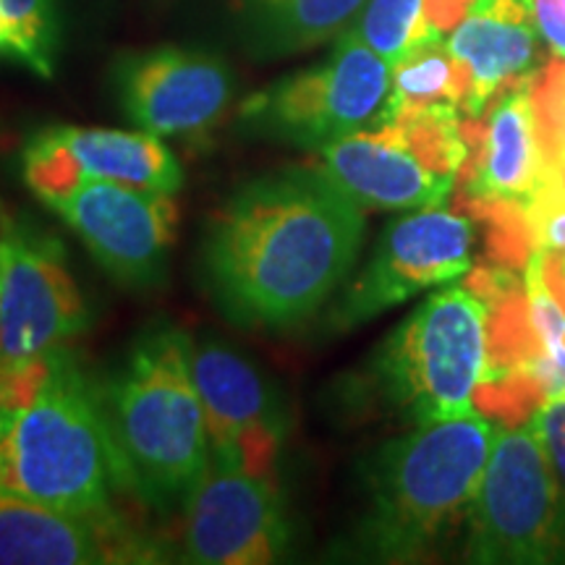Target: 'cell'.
<instances>
[{
    "instance_id": "28",
    "label": "cell",
    "mask_w": 565,
    "mask_h": 565,
    "mask_svg": "<svg viewBox=\"0 0 565 565\" xmlns=\"http://www.w3.org/2000/svg\"><path fill=\"white\" fill-rule=\"evenodd\" d=\"M545 254V275H547V282L550 288H553L557 299L565 307V254Z\"/></svg>"
},
{
    "instance_id": "15",
    "label": "cell",
    "mask_w": 565,
    "mask_h": 565,
    "mask_svg": "<svg viewBox=\"0 0 565 565\" xmlns=\"http://www.w3.org/2000/svg\"><path fill=\"white\" fill-rule=\"evenodd\" d=\"M192 370L207 419L210 456L275 475V458L286 440V404L278 387L217 338L194 343Z\"/></svg>"
},
{
    "instance_id": "14",
    "label": "cell",
    "mask_w": 565,
    "mask_h": 565,
    "mask_svg": "<svg viewBox=\"0 0 565 565\" xmlns=\"http://www.w3.org/2000/svg\"><path fill=\"white\" fill-rule=\"evenodd\" d=\"M113 79L126 118L160 139L202 137L221 121L233 97L228 63L192 47L124 55Z\"/></svg>"
},
{
    "instance_id": "11",
    "label": "cell",
    "mask_w": 565,
    "mask_h": 565,
    "mask_svg": "<svg viewBox=\"0 0 565 565\" xmlns=\"http://www.w3.org/2000/svg\"><path fill=\"white\" fill-rule=\"evenodd\" d=\"M118 286L150 291L168 278L179 207L173 194L82 181L47 204Z\"/></svg>"
},
{
    "instance_id": "16",
    "label": "cell",
    "mask_w": 565,
    "mask_h": 565,
    "mask_svg": "<svg viewBox=\"0 0 565 565\" xmlns=\"http://www.w3.org/2000/svg\"><path fill=\"white\" fill-rule=\"evenodd\" d=\"M534 76L508 84L492 97L479 118L463 116L469 139L458 181L466 183V204L471 210H524L553 179L550 162L536 129Z\"/></svg>"
},
{
    "instance_id": "5",
    "label": "cell",
    "mask_w": 565,
    "mask_h": 565,
    "mask_svg": "<svg viewBox=\"0 0 565 565\" xmlns=\"http://www.w3.org/2000/svg\"><path fill=\"white\" fill-rule=\"evenodd\" d=\"M492 370V301L471 275L429 294L372 364L383 398L414 427L477 412Z\"/></svg>"
},
{
    "instance_id": "24",
    "label": "cell",
    "mask_w": 565,
    "mask_h": 565,
    "mask_svg": "<svg viewBox=\"0 0 565 565\" xmlns=\"http://www.w3.org/2000/svg\"><path fill=\"white\" fill-rule=\"evenodd\" d=\"M524 221L532 249L565 254V189L555 175L524 210Z\"/></svg>"
},
{
    "instance_id": "3",
    "label": "cell",
    "mask_w": 565,
    "mask_h": 565,
    "mask_svg": "<svg viewBox=\"0 0 565 565\" xmlns=\"http://www.w3.org/2000/svg\"><path fill=\"white\" fill-rule=\"evenodd\" d=\"M192 353L186 330L154 324L100 391L126 492L154 513L183 511L210 466L207 419Z\"/></svg>"
},
{
    "instance_id": "8",
    "label": "cell",
    "mask_w": 565,
    "mask_h": 565,
    "mask_svg": "<svg viewBox=\"0 0 565 565\" xmlns=\"http://www.w3.org/2000/svg\"><path fill=\"white\" fill-rule=\"evenodd\" d=\"M391 87V63L343 30L322 63L252 95L242 121L259 137L322 150L383 121Z\"/></svg>"
},
{
    "instance_id": "10",
    "label": "cell",
    "mask_w": 565,
    "mask_h": 565,
    "mask_svg": "<svg viewBox=\"0 0 565 565\" xmlns=\"http://www.w3.org/2000/svg\"><path fill=\"white\" fill-rule=\"evenodd\" d=\"M477 231L469 215L429 207L393 221L353 280H345L328 324L356 328L416 294L448 286L471 273Z\"/></svg>"
},
{
    "instance_id": "4",
    "label": "cell",
    "mask_w": 565,
    "mask_h": 565,
    "mask_svg": "<svg viewBox=\"0 0 565 565\" xmlns=\"http://www.w3.org/2000/svg\"><path fill=\"white\" fill-rule=\"evenodd\" d=\"M492 443V422L471 412L380 445L364 466L356 553L377 563H414L433 553L469 515Z\"/></svg>"
},
{
    "instance_id": "6",
    "label": "cell",
    "mask_w": 565,
    "mask_h": 565,
    "mask_svg": "<svg viewBox=\"0 0 565 565\" xmlns=\"http://www.w3.org/2000/svg\"><path fill=\"white\" fill-rule=\"evenodd\" d=\"M469 160L463 116L416 113L317 150V171L370 210L443 207Z\"/></svg>"
},
{
    "instance_id": "29",
    "label": "cell",
    "mask_w": 565,
    "mask_h": 565,
    "mask_svg": "<svg viewBox=\"0 0 565 565\" xmlns=\"http://www.w3.org/2000/svg\"><path fill=\"white\" fill-rule=\"evenodd\" d=\"M6 47V30H3V19H0V51Z\"/></svg>"
},
{
    "instance_id": "21",
    "label": "cell",
    "mask_w": 565,
    "mask_h": 565,
    "mask_svg": "<svg viewBox=\"0 0 565 565\" xmlns=\"http://www.w3.org/2000/svg\"><path fill=\"white\" fill-rule=\"evenodd\" d=\"M6 30V53L24 63L32 74L51 79L61 45L58 0H0Z\"/></svg>"
},
{
    "instance_id": "23",
    "label": "cell",
    "mask_w": 565,
    "mask_h": 565,
    "mask_svg": "<svg viewBox=\"0 0 565 565\" xmlns=\"http://www.w3.org/2000/svg\"><path fill=\"white\" fill-rule=\"evenodd\" d=\"M534 110L550 171L565 189V58H553L536 74Z\"/></svg>"
},
{
    "instance_id": "22",
    "label": "cell",
    "mask_w": 565,
    "mask_h": 565,
    "mask_svg": "<svg viewBox=\"0 0 565 565\" xmlns=\"http://www.w3.org/2000/svg\"><path fill=\"white\" fill-rule=\"evenodd\" d=\"M345 30L391 66L419 42L443 38L429 26L424 0H366Z\"/></svg>"
},
{
    "instance_id": "1",
    "label": "cell",
    "mask_w": 565,
    "mask_h": 565,
    "mask_svg": "<svg viewBox=\"0 0 565 565\" xmlns=\"http://www.w3.org/2000/svg\"><path fill=\"white\" fill-rule=\"evenodd\" d=\"M364 233V207L317 168L257 175L204 225L200 282L238 328H296L345 286Z\"/></svg>"
},
{
    "instance_id": "20",
    "label": "cell",
    "mask_w": 565,
    "mask_h": 565,
    "mask_svg": "<svg viewBox=\"0 0 565 565\" xmlns=\"http://www.w3.org/2000/svg\"><path fill=\"white\" fill-rule=\"evenodd\" d=\"M466 95H469V76L448 51V42H443V38L424 40L404 58L393 63L391 100H387L383 121L440 108L463 113Z\"/></svg>"
},
{
    "instance_id": "2",
    "label": "cell",
    "mask_w": 565,
    "mask_h": 565,
    "mask_svg": "<svg viewBox=\"0 0 565 565\" xmlns=\"http://www.w3.org/2000/svg\"><path fill=\"white\" fill-rule=\"evenodd\" d=\"M116 492H126L121 458L74 351L0 370V494L105 513Z\"/></svg>"
},
{
    "instance_id": "18",
    "label": "cell",
    "mask_w": 565,
    "mask_h": 565,
    "mask_svg": "<svg viewBox=\"0 0 565 565\" xmlns=\"http://www.w3.org/2000/svg\"><path fill=\"white\" fill-rule=\"evenodd\" d=\"M445 42L469 76L463 103L469 118L482 116L508 84L540 74V32L529 0H477Z\"/></svg>"
},
{
    "instance_id": "13",
    "label": "cell",
    "mask_w": 565,
    "mask_h": 565,
    "mask_svg": "<svg viewBox=\"0 0 565 565\" xmlns=\"http://www.w3.org/2000/svg\"><path fill=\"white\" fill-rule=\"evenodd\" d=\"M21 175L42 204L82 181H113L166 194L183 186V168L160 137L100 126H47L38 131L21 152Z\"/></svg>"
},
{
    "instance_id": "9",
    "label": "cell",
    "mask_w": 565,
    "mask_h": 565,
    "mask_svg": "<svg viewBox=\"0 0 565 565\" xmlns=\"http://www.w3.org/2000/svg\"><path fill=\"white\" fill-rule=\"evenodd\" d=\"M87 324L61 238L26 215H0V370L66 349Z\"/></svg>"
},
{
    "instance_id": "27",
    "label": "cell",
    "mask_w": 565,
    "mask_h": 565,
    "mask_svg": "<svg viewBox=\"0 0 565 565\" xmlns=\"http://www.w3.org/2000/svg\"><path fill=\"white\" fill-rule=\"evenodd\" d=\"M475 6L477 0H424V13H427L429 26L437 34H445L461 24Z\"/></svg>"
},
{
    "instance_id": "19",
    "label": "cell",
    "mask_w": 565,
    "mask_h": 565,
    "mask_svg": "<svg viewBox=\"0 0 565 565\" xmlns=\"http://www.w3.org/2000/svg\"><path fill=\"white\" fill-rule=\"evenodd\" d=\"M366 0H236L246 47L257 58H282L333 40Z\"/></svg>"
},
{
    "instance_id": "26",
    "label": "cell",
    "mask_w": 565,
    "mask_h": 565,
    "mask_svg": "<svg viewBox=\"0 0 565 565\" xmlns=\"http://www.w3.org/2000/svg\"><path fill=\"white\" fill-rule=\"evenodd\" d=\"M529 6L540 38L555 58H565V0H529Z\"/></svg>"
},
{
    "instance_id": "12",
    "label": "cell",
    "mask_w": 565,
    "mask_h": 565,
    "mask_svg": "<svg viewBox=\"0 0 565 565\" xmlns=\"http://www.w3.org/2000/svg\"><path fill=\"white\" fill-rule=\"evenodd\" d=\"M181 519L183 561L196 565L275 563L291 536L275 475L217 456H210Z\"/></svg>"
},
{
    "instance_id": "25",
    "label": "cell",
    "mask_w": 565,
    "mask_h": 565,
    "mask_svg": "<svg viewBox=\"0 0 565 565\" xmlns=\"http://www.w3.org/2000/svg\"><path fill=\"white\" fill-rule=\"evenodd\" d=\"M532 424L565 490V395L542 401L532 414Z\"/></svg>"
},
{
    "instance_id": "7",
    "label": "cell",
    "mask_w": 565,
    "mask_h": 565,
    "mask_svg": "<svg viewBox=\"0 0 565 565\" xmlns=\"http://www.w3.org/2000/svg\"><path fill=\"white\" fill-rule=\"evenodd\" d=\"M463 557L479 565L565 563V490L532 422L494 433L466 515Z\"/></svg>"
},
{
    "instance_id": "17",
    "label": "cell",
    "mask_w": 565,
    "mask_h": 565,
    "mask_svg": "<svg viewBox=\"0 0 565 565\" xmlns=\"http://www.w3.org/2000/svg\"><path fill=\"white\" fill-rule=\"evenodd\" d=\"M158 547L116 511L71 513L0 494V565L152 563Z\"/></svg>"
}]
</instances>
